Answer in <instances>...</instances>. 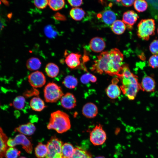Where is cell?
I'll use <instances>...</instances> for the list:
<instances>
[{
	"mask_svg": "<svg viewBox=\"0 0 158 158\" xmlns=\"http://www.w3.org/2000/svg\"><path fill=\"white\" fill-rule=\"evenodd\" d=\"M45 70L47 75L51 78L56 77L58 75L59 71L58 66L52 63H48L46 65Z\"/></svg>",
	"mask_w": 158,
	"mask_h": 158,
	"instance_id": "cell-21",
	"label": "cell"
},
{
	"mask_svg": "<svg viewBox=\"0 0 158 158\" xmlns=\"http://www.w3.org/2000/svg\"><path fill=\"white\" fill-rule=\"evenodd\" d=\"M6 21L0 14V34L6 25Z\"/></svg>",
	"mask_w": 158,
	"mask_h": 158,
	"instance_id": "cell-41",
	"label": "cell"
},
{
	"mask_svg": "<svg viewBox=\"0 0 158 158\" xmlns=\"http://www.w3.org/2000/svg\"><path fill=\"white\" fill-rule=\"evenodd\" d=\"M155 25V21L152 19L141 20L137 25L138 37L142 40H148L154 34Z\"/></svg>",
	"mask_w": 158,
	"mask_h": 158,
	"instance_id": "cell-4",
	"label": "cell"
},
{
	"mask_svg": "<svg viewBox=\"0 0 158 158\" xmlns=\"http://www.w3.org/2000/svg\"><path fill=\"white\" fill-rule=\"evenodd\" d=\"M81 56L78 53H70L66 57L65 62L71 68H75L80 65Z\"/></svg>",
	"mask_w": 158,
	"mask_h": 158,
	"instance_id": "cell-15",
	"label": "cell"
},
{
	"mask_svg": "<svg viewBox=\"0 0 158 158\" xmlns=\"http://www.w3.org/2000/svg\"><path fill=\"white\" fill-rule=\"evenodd\" d=\"M70 5L74 7L80 6L83 4L82 0H67Z\"/></svg>",
	"mask_w": 158,
	"mask_h": 158,
	"instance_id": "cell-39",
	"label": "cell"
},
{
	"mask_svg": "<svg viewBox=\"0 0 158 158\" xmlns=\"http://www.w3.org/2000/svg\"><path fill=\"white\" fill-rule=\"evenodd\" d=\"M30 105L32 109L37 111H40L46 107L44 101L40 97H34L30 100Z\"/></svg>",
	"mask_w": 158,
	"mask_h": 158,
	"instance_id": "cell-18",
	"label": "cell"
},
{
	"mask_svg": "<svg viewBox=\"0 0 158 158\" xmlns=\"http://www.w3.org/2000/svg\"><path fill=\"white\" fill-rule=\"evenodd\" d=\"M149 50L151 52L153 55L158 54V40H153L149 46Z\"/></svg>",
	"mask_w": 158,
	"mask_h": 158,
	"instance_id": "cell-36",
	"label": "cell"
},
{
	"mask_svg": "<svg viewBox=\"0 0 158 158\" xmlns=\"http://www.w3.org/2000/svg\"><path fill=\"white\" fill-rule=\"evenodd\" d=\"M72 144L68 143L63 144L62 147L61 154L62 158H69L72 155L74 150Z\"/></svg>",
	"mask_w": 158,
	"mask_h": 158,
	"instance_id": "cell-23",
	"label": "cell"
},
{
	"mask_svg": "<svg viewBox=\"0 0 158 158\" xmlns=\"http://www.w3.org/2000/svg\"><path fill=\"white\" fill-rule=\"evenodd\" d=\"M156 83L154 79L149 76H145L140 83V90L147 92L154 91Z\"/></svg>",
	"mask_w": 158,
	"mask_h": 158,
	"instance_id": "cell-12",
	"label": "cell"
},
{
	"mask_svg": "<svg viewBox=\"0 0 158 158\" xmlns=\"http://www.w3.org/2000/svg\"><path fill=\"white\" fill-rule=\"evenodd\" d=\"M25 93H28V95L27 96H32L33 95H38L39 94V92L37 90L35 89H34L33 90H30V91H28L27 92H25Z\"/></svg>",
	"mask_w": 158,
	"mask_h": 158,
	"instance_id": "cell-42",
	"label": "cell"
},
{
	"mask_svg": "<svg viewBox=\"0 0 158 158\" xmlns=\"http://www.w3.org/2000/svg\"><path fill=\"white\" fill-rule=\"evenodd\" d=\"M157 33H158V28L157 29Z\"/></svg>",
	"mask_w": 158,
	"mask_h": 158,
	"instance_id": "cell-45",
	"label": "cell"
},
{
	"mask_svg": "<svg viewBox=\"0 0 158 158\" xmlns=\"http://www.w3.org/2000/svg\"><path fill=\"white\" fill-rule=\"evenodd\" d=\"M44 92L45 100L49 103L56 102L64 95L61 87L54 82L48 83L45 87Z\"/></svg>",
	"mask_w": 158,
	"mask_h": 158,
	"instance_id": "cell-5",
	"label": "cell"
},
{
	"mask_svg": "<svg viewBox=\"0 0 158 158\" xmlns=\"http://www.w3.org/2000/svg\"><path fill=\"white\" fill-rule=\"evenodd\" d=\"M90 142L95 146L104 143L107 139V135L102 125L97 124L93 128L90 133Z\"/></svg>",
	"mask_w": 158,
	"mask_h": 158,
	"instance_id": "cell-7",
	"label": "cell"
},
{
	"mask_svg": "<svg viewBox=\"0 0 158 158\" xmlns=\"http://www.w3.org/2000/svg\"><path fill=\"white\" fill-rule=\"evenodd\" d=\"M49 141L57 152L61 154L62 147L63 145L62 141L55 136H52Z\"/></svg>",
	"mask_w": 158,
	"mask_h": 158,
	"instance_id": "cell-32",
	"label": "cell"
},
{
	"mask_svg": "<svg viewBox=\"0 0 158 158\" xmlns=\"http://www.w3.org/2000/svg\"><path fill=\"white\" fill-rule=\"evenodd\" d=\"M35 130L36 127L34 124L30 122L20 125L14 129L15 132L28 135H32Z\"/></svg>",
	"mask_w": 158,
	"mask_h": 158,
	"instance_id": "cell-16",
	"label": "cell"
},
{
	"mask_svg": "<svg viewBox=\"0 0 158 158\" xmlns=\"http://www.w3.org/2000/svg\"><path fill=\"white\" fill-rule=\"evenodd\" d=\"M78 83L77 79L75 77L68 75L66 76L62 82V83L66 87L70 89L75 88Z\"/></svg>",
	"mask_w": 158,
	"mask_h": 158,
	"instance_id": "cell-25",
	"label": "cell"
},
{
	"mask_svg": "<svg viewBox=\"0 0 158 158\" xmlns=\"http://www.w3.org/2000/svg\"><path fill=\"white\" fill-rule=\"evenodd\" d=\"M20 154V151L13 147L8 148L5 152L6 158H17Z\"/></svg>",
	"mask_w": 158,
	"mask_h": 158,
	"instance_id": "cell-31",
	"label": "cell"
},
{
	"mask_svg": "<svg viewBox=\"0 0 158 158\" xmlns=\"http://www.w3.org/2000/svg\"><path fill=\"white\" fill-rule=\"evenodd\" d=\"M44 32L46 36L50 38L55 37L57 32L55 29L51 25H48L44 29Z\"/></svg>",
	"mask_w": 158,
	"mask_h": 158,
	"instance_id": "cell-34",
	"label": "cell"
},
{
	"mask_svg": "<svg viewBox=\"0 0 158 158\" xmlns=\"http://www.w3.org/2000/svg\"><path fill=\"white\" fill-rule=\"evenodd\" d=\"M71 128L69 116L67 114L60 110L51 113L47 126L48 129L54 130L59 133H62L69 130Z\"/></svg>",
	"mask_w": 158,
	"mask_h": 158,
	"instance_id": "cell-3",
	"label": "cell"
},
{
	"mask_svg": "<svg viewBox=\"0 0 158 158\" xmlns=\"http://www.w3.org/2000/svg\"><path fill=\"white\" fill-rule=\"evenodd\" d=\"M135 0H116L118 2H120L121 4L125 7L131 6L134 3Z\"/></svg>",
	"mask_w": 158,
	"mask_h": 158,
	"instance_id": "cell-38",
	"label": "cell"
},
{
	"mask_svg": "<svg viewBox=\"0 0 158 158\" xmlns=\"http://www.w3.org/2000/svg\"><path fill=\"white\" fill-rule=\"evenodd\" d=\"M41 63L40 60L37 58L31 57L29 58L27 61L26 66L27 68L30 71L36 70L40 68Z\"/></svg>",
	"mask_w": 158,
	"mask_h": 158,
	"instance_id": "cell-24",
	"label": "cell"
},
{
	"mask_svg": "<svg viewBox=\"0 0 158 158\" xmlns=\"http://www.w3.org/2000/svg\"><path fill=\"white\" fill-rule=\"evenodd\" d=\"M139 18L138 15L135 11L133 10H129L123 13L122 21L128 29H131Z\"/></svg>",
	"mask_w": 158,
	"mask_h": 158,
	"instance_id": "cell-10",
	"label": "cell"
},
{
	"mask_svg": "<svg viewBox=\"0 0 158 158\" xmlns=\"http://www.w3.org/2000/svg\"><path fill=\"white\" fill-rule=\"evenodd\" d=\"M134 7L138 12H142L147 10L148 4L145 0H135L134 3Z\"/></svg>",
	"mask_w": 158,
	"mask_h": 158,
	"instance_id": "cell-30",
	"label": "cell"
},
{
	"mask_svg": "<svg viewBox=\"0 0 158 158\" xmlns=\"http://www.w3.org/2000/svg\"><path fill=\"white\" fill-rule=\"evenodd\" d=\"M80 80L82 83L86 84L90 82H95L97 81V78L94 75L89 73H87L83 75L81 77Z\"/></svg>",
	"mask_w": 158,
	"mask_h": 158,
	"instance_id": "cell-33",
	"label": "cell"
},
{
	"mask_svg": "<svg viewBox=\"0 0 158 158\" xmlns=\"http://www.w3.org/2000/svg\"><path fill=\"white\" fill-rule=\"evenodd\" d=\"M126 26L124 23L120 20H116L111 25V29L113 32L117 35H121L125 31Z\"/></svg>",
	"mask_w": 158,
	"mask_h": 158,
	"instance_id": "cell-20",
	"label": "cell"
},
{
	"mask_svg": "<svg viewBox=\"0 0 158 158\" xmlns=\"http://www.w3.org/2000/svg\"><path fill=\"white\" fill-rule=\"evenodd\" d=\"M28 80L30 84L34 88L41 87L45 85L46 82L44 74L38 71L30 74L28 76Z\"/></svg>",
	"mask_w": 158,
	"mask_h": 158,
	"instance_id": "cell-8",
	"label": "cell"
},
{
	"mask_svg": "<svg viewBox=\"0 0 158 158\" xmlns=\"http://www.w3.org/2000/svg\"><path fill=\"white\" fill-rule=\"evenodd\" d=\"M148 64L153 68H158V55L154 54L151 56L149 59Z\"/></svg>",
	"mask_w": 158,
	"mask_h": 158,
	"instance_id": "cell-35",
	"label": "cell"
},
{
	"mask_svg": "<svg viewBox=\"0 0 158 158\" xmlns=\"http://www.w3.org/2000/svg\"><path fill=\"white\" fill-rule=\"evenodd\" d=\"M69 158H92V157L87 151L78 147L75 148L73 154Z\"/></svg>",
	"mask_w": 158,
	"mask_h": 158,
	"instance_id": "cell-27",
	"label": "cell"
},
{
	"mask_svg": "<svg viewBox=\"0 0 158 158\" xmlns=\"http://www.w3.org/2000/svg\"><path fill=\"white\" fill-rule=\"evenodd\" d=\"M48 148L47 145L39 142L35 149V152L36 156L38 158H43L47 155Z\"/></svg>",
	"mask_w": 158,
	"mask_h": 158,
	"instance_id": "cell-26",
	"label": "cell"
},
{
	"mask_svg": "<svg viewBox=\"0 0 158 158\" xmlns=\"http://www.w3.org/2000/svg\"><path fill=\"white\" fill-rule=\"evenodd\" d=\"M7 145L9 147H14L17 145H20L22 148L27 153L31 154L32 151V145L29 140L24 135H17L14 138L8 140Z\"/></svg>",
	"mask_w": 158,
	"mask_h": 158,
	"instance_id": "cell-6",
	"label": "cell"
},
{
	"mask_svg": "<svg viewBox=\"0 0 158 158\" xmlns=\"http://www.w3.org/2000/svg\"><path fill=\"white\" fill-rule=\"evenodd\" d=\"M48 5L52 10L57 11L64 7L65 1L64 0H48Z\"/></svg>",
	"mask_w": 158,
	"mask_h": 158,
	"instance_id": "cell-29",
	"label": "cell"
},
{
	"mask_svg": "<svg viewBox=\"0 0 158 158\" xmlns=\"http://www.w3.org/2000/svg\"><path fill=\"white\" fill-rule=\"evenodd\" d=\"M19 158H27L25 157H19Z\"/></svg>",
	"mask_w": 158,
	"mask_h": 158,
	"instance_id": "cell-44",
	"label": "cell"
},
{
	"mask_svg": "<svg viewBox=\"0 0 158 158\" xmlns=\"http://www.w3.org/2000/svg\"><path fill=\"white\" fill-rule=\"evenodd\" d=\"M97 18L107 25H111L116 20V15L109 8H106L97 15Z\"/></svg>",
	"mask_w": 158,
	"mask_h": 158,
	"instance_id": "cell-9",
	"label": "cell"
},
{
	"mask_svg": "<svg viewBox=\"0 0 158 158\" xmlns=\"http://www.w3.org/2000/svg\"><path fill=\"white\" fill-rule=\"evenodd\" d=\"M82 112L83 115L87 118H93L96 116L98 109L96 105L92 102H88L83 106Z\"/></svg>",
	"mask_w": 158,
	"mask_h": 158,
	"instance_id": "cell-13",
	"label": "cell"
},
{
	"mask_svg": "<svg viewBox=\"0 0 158 158\" xmlns=\"http://www.w3.org/2000/svg\"><path fill=\"white\" fill-rule=\"evenodd\" d=\"M69 14L73 20L80 21L82 20L85 17V12L82 8L78 7H74L71 10Z\"/></svg>",
	"mask_w": 158,
	"mask_h": 158,
	"instance_id": "cell-22",
	"label": "cell"
},
{
	"mask_svg": "<svg viewBox=\"0 0 158 158\" xmlns=\"http://www.w3.org/2000/svg\"><path fill=\"white\" fill-rule=\"evenodd\" d=\"M61 104L64 108L70 109L76 106V100L74 95L70 92L64 95L61 98Z\"/></svg>",
	"mask_w": 158,
	"mask_h": 158,
	"instance_id": "cell-11",
	"label": "cell"
},
{
	"mask_svg": "<svg viewBox=\"0 0 158 158\" xmlns=\"http://www.w3.org/2000/svg\"><path fill=\"white\" fill-rule=\"evenodd\" d=\"M95 158H105V157L103 156H99Z\"/></svg>",
	"mask_w": 158,
	"mask_h": 158,
	"instance_id": "cell-43",
	"label": "cell"
},
{
	"mask_svg": "<svg viewBox=\"0 0 158 158\" xmlns=\"http://www.w3.org/2000/svg\"><path fill=\"white\" fill-rule=\"evenodd\" d=\"M1 4V0H0V5Z\"/></svg>",
	"mask_w": 158,
	"mask_h": 158,
	"instance_id": "cell-46",
	"label": "cell"
},
{
	"mask_svg": "<svg viewBox=\"0 0 158 158\" xmlns=\"http://www.w3.org/2000/svg\"><path fill=\"white\" fill-rule=\"evenodd\" d=\"M8 138L0 126V158H3L8 148Z\"/></svg>",
	"mask_w": 158,
	"mask_h": 158,
	"instance_id": "cell-19",
	"label": "cell"
},
{
	"mask_svg": "<svg viewBox=\"0 0 158 158\" xmlns=\"http://www.w3.org/2000/svg\"><path fill=\"white\" fill-rule=\"evenodd\" d=\"M123 59V54L117 48L103 51L97 56L91 70L100 74L117 76L121 71Z\"/></svg>",
	"mask_w": 158,
	"mask_h": 158,
	"instance_id": "cell-1",
	"label": "cell"
},
{
	"mask_svg": "<svg viewBox=\"0 0 158 158\" xmlns=\"http://www.w3.org/2000/svg\"><path fill=\"white\" fill-rule=\"evenodd\" d=\"M89 46L92 51L98 53L101 52L104 49L106 44L102 38L97 37L92 38L90 40Z\"/></svg>",
	"mask_w": 158,
	"mask_h": 158,
	"instance_id": "cell-14",
	"label": "cell"
},
{
	"mask_svg": "<svg viewBox=\"0 0 158 158\" xmlns=\"http://www.w3.org/2000/svg\"><path fill=\"white\" fill-rule=\"evenodd\" d=\"M54 18L57 20L64 21L66 20V18L65 16L59 13H57L54 15Z\"/></svg>",
	"mask_w": 158,
	"mask_h": 158,
	"instance_id": "cell-40",
	"label": "cell"
},
{
	"mask_svg": "<svg viewBox=\"0 0 158 158\" xmlns=\"http://www.w3.org/2000/svg\"><path fill=\"white\" fill-rule=\"evenodd\" d=\"M26 103L25 98L22 96H18L13 100L12 105L15 109L22 110L25 108Z\"/></svg>",
	"mask_w": 158,
	"mask_h": 158,
	"instance_id": "cell-28",
	"label": "cell"
},
{
	"mask_svg": "<svg viewBox=\"0 0 158 158\" xmlns=\"http://www.w3.org/2000/svg\"><path fill=\"white\" fill-rule=\"evenodd\" d=\"M121 90L120 87L117 84L116 82H115L114 81L107 87L106 92L109 98L114 99L120 96Z\"/></svg>",
	"mask_w": 158,
	"mask_h": 158,
	"instance_id": "cell-17",
	"label": "cell"
},
{
	"mask_svg": "<svg viewBox=\"0 0 158 158\" xmlns=\"http://www.w3.org/2000/svg\"><path fill=\"white\" fill-rule=\"evenodd\" d=\"M117 76L121 80L120 88L123 94L128 99H134L140 90L137 76L131 72L127 64L123 65L121 73Z\"/></svg>",
	"mask_w": 158,
	"mask_h": 158,
	"instance_id": "cell-2",
	"label": "cell"
},
{
	"mask_svg": "<svg viewBox=\"0 0 158 158\" xmlns=\"http://www.w3.org/2000/svg\"><path fill=\"white\" fill-rule=\"evenodd\" d=\"M34 4L37 8L43 9L48 5V0H34Z\"/></svg>",
	"mask_w": 158,
	"mask_h": 158,
	"instance_id": "cell-37",
	"label": "cell"
}]
</instances>
